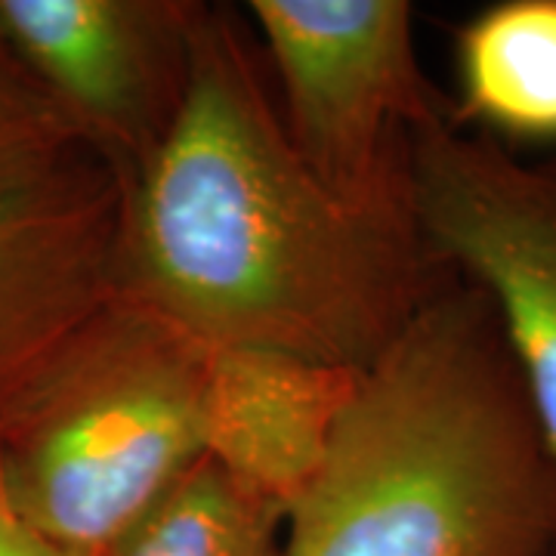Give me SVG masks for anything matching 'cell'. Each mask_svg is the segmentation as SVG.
Listing matches in <instances>:
<instances>
[{
	"label": "cell",
	"mask_w": 556,
	"mask_h": 556,
	"mask_svg": "<svg viewBox=\"0 0 556 556\" xmlns=\"http://www.w3.org/2000/svg\"><path fill=\"white\" fill-rule=\"evenodd\" d=\"M358 371L276 350H211L201 448L241 489L291 510L318 477Z\"/></svg>",
	"instance_id": "8"
},
{
	"label": "cell",
	"mask_w": 556,
	"mask_h": 556,
	"mask_svg": "<svg viewBox=\"0 0 556 556\" xmlns=\"http://www.w3.org/2000/svg\"><path fill=\"white\" fill-rule=\"evenodd\" d=\"M455 276L412 214L340 199L309 170L260 40L201 3L177 121L124 182L121 294L204 350L362 371Z\"/></svg>",
	"instance_id": "1"
},
{
	"label": "cell",
	"mask_w": 556,
	"mask_h": 556,
	"mask_svg": "<svg viewBox=\"0 0 556 556\" xmlns=\"http://www.w3.org/2000/svg\"><path fill=\"white\" fill-rule=\"evenodd\" d=\"M0 556H93L65 547L53 538L40 535L35 526H28L25 519L13 510L10 497L0 485Z\"/></svg>",
	"instance_id": "12"
},
{
	"label": "cell",
	"mask_w": 556,
	"mask_h": 556,
	"mask_svg": "<svg viewBox=\"0 0 556 556\" xmlns=\"http://www.w3.org/2000/svg\"><path fill=\"white\" fill-rule=\"evenodd\" d=\"M207 356L124 298L62 358L0 445V485L40 535L109 556L201 457Z\"/></svg>",
	"instance_id": "3"
},
{
	"label": "cell",
	"mask_w": 556,
	"mask_h": 556,
	"mask_svg": "<svg viewBox=\"0 0 556 556\" xmlns=\"http://www.w3.org/2000/svg\"><path fill=\"white\" fill-rule=\"evenodd\" d=\"M288 139L340 199L408 207V142L457 115L417 53L408 0H251Z\"/></svg>",
	"instance_id": "4"
},
{
	"label": "cell",
	"mask_w": 556,
	"mask_h": 556,
	"mask_svg": "<svg viewBox=\"0 0 556 556\" xmlns=\"http://www.w3.org/2000/svg\"><path fill=\"white\" fill-rule=\"evenodd\" d=\"M460 124L510 149L556 146V0H497L455 35Z\"/></svg>",
	"instance_id": "9"
},
{
	"label": "cell",
	"mask_w": 556,
	"mask_h": 556,
	"mask_svg": "<svg viewBox=\"0 0 556 556\" xmlns=\"http://www.w3.org/2000/svg\"><path fill=\"white\" fill-rule=\"evenodd\" d=\"M556 452L492 303L455 276L368 368L285 556H551Z\"/></svg>",
	"instance_id": "2"
},
{
	"label": "cell",
	"mask_w": 556,
	"mask_h": 556,
	"mask_svg": "<svg viewBox=\"0 0 556 556\" xmlns=\"http://www.w3.org/2000/svg\"><path fill=\"white\" fill-rule=\"evenodd\" d=\"M408 207L430 251L492 303L556 452V152L529 159L439 118L408 142Z\"/></svg>",
	"instance_id": "5"
},
{
	"label": "cell",
	"mask_w": 556,
	"mask_h": 556,
	"mask_svg": "<svg viewBox=\"0 0 556 556\" xmlns=\"http://www.w3.org/2000/svg\"><path fill=\"white\" fill-rule=\"evenodd\" d=\"M109 556H285V514L201 457Z\"/></svg>",
	"instance_id": "10"
},
{
	"label": "cell",
	"mask_w": 556,
	"mask_h": 556,
	"mask_svg": "<svg viewBox=\"0 0 556 556\" xmlns=\"http://www.w3.org/2000/svg\"><path fill=\"white\" fill-rule=\"evenodd\" d=\"M551 556H556V547H554V551H551Z\"/></svg>",
	"instance_id": "13"
},
{
	"label": "cell",
	"mask_w": 556,
	"mask_h": 556,
	"mask_svg": "<svg viewBox=\"0 0 556 556\" xmlns=\"http://www.w3.org/2000/svg\"><path fill=\"white\" fill-rule=\"evenodd\" d=\"M124 182L84 149L0 192V445L121 294Z\"/></svg>",
	"instance_id": "6"
},
{
	"label": "cell",
	"mask_w": 556,
	"mask_h": 556,
	"mask_svg": "<svg viewBox=\"0 0 556 556\" xmlns=\"http://www.w3.org/2000/svg\"><path fill=\"white\" fill-rule=\"evenodd\" d=\"M90 149L0 31V192L47 177Z\"/></svg>",
	"instance_id": "11"
},
{
	"label": "cell",
	"mask_w": 556,
	"mask_h": 556,
	"mask_svg": "<svg viewBox=\"0 0 556 556\" xmlns=\"http://www.w3.org/2000/svg\"><path fill=\"white\" fill-rule=\"evenodd\" d=\"M199 0H0V31L121 182L155 155L189 87Z\"/></svg>",
	"instance_id": "7"
}]
</instances>
